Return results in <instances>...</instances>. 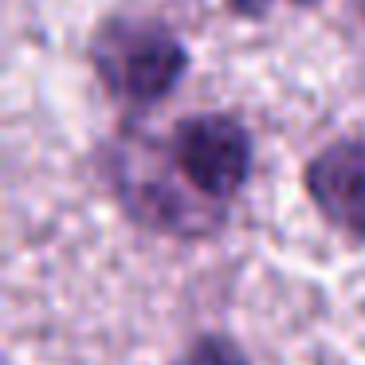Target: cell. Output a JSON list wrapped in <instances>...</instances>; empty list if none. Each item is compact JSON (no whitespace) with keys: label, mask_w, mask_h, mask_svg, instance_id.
Listing matches in <instances>:
<instances>
[{"label":"cell","mask_w":365,"mask_h":365,"mask_svg":"<svg viewBox=\"0 0 365 365\" xmlns=\"http://www.w3.org/2000/svg\"><path fill=\"white\" fill-rule=\"evenodd\" d=\"M110 177H114V185H118L122 205H126L142 224H150V228L189 236V232L212 228V224L220 220V208L200 205V200H185L165 177H158L153 169L150 173L138 169V161L130 150H122V158H118V165H114Z\"/></svg>","instance_id":"277c9868"},{"label":"cell","mask_w":365,"mask_h":365,"mask_svg":"<svg viewBox=\"0 0 365 365\" xmlns=\"http://www.w3.org/2000/svg\"><path fill=\"white\" fill-rule=\"evenodd\" d=\"M357 12H361V16H365V0H357Z\"/></svg>","instance_id":"52a82bcc"},{"label":"cell","mask_w":365,"mask_h":365,"mask_svg":"<svg viewBox=\"0 0 365 365\" xmlns=\"http://www.w3.org/2000/svg\"><path fill=\"white\" fill-rule=\"evenodd\" d=\"M173 365H247L244 349L224 334H200Z\"/></svg>","instance_id":"5b68a950"},{"label":"cell","mask_w":365,"mask_h":365,"mask_svg":"<svg viewBox=\"0 0 365 365\" xmlns=\"http://www.w3.org/2000/svg\"><path fill=\"white\" fill-rule=\"evenodd\" d=\"M91 63L110 98L142 110L177 91V83L189 71V51L158 20L118 16L95 32Z\"/></svg>","instance_id":"6da1fadb"},{"label":"cell","mask_w":365,"mask_h":365,"mask_svg":"<svg viewBox=\"0 0 365 365\" xmlns=\"http://www.w3.org/2000/svg\"><path fill=\"white\" fill-rule=\"evenodd\" d=\"M307 192L338 232L365 244V142L338 138L307 161Z\"/></svg>","instance_id":"3957f363"},{"label":"cell","mask_w":365,"mask_h":365,"mask_svg":"<svg viewBox=\"0 0 365 365\" xmlns=\"http://www.w3.org/2000/svg\"><path fill=\"white\" fill-rule=\"evenodd\" d=\"M169 165L192 197L224 208L252 177V138L232 114H192L169 138Z\"/></svg>","instance_id":"7a4b0ae2"},{"label":"cell","mask_w":365,"mask_h":365,"mask_svg":"<svg viewBox=\"0 0 365 365\" xmlns=\"http://www.w3.org/2000/svg\"><path fill=\"white\" fill-rule=\"evenodd\" d=\"M275 4H283V0H228V9L236 12V16L244 20H259L267 16ZM287 4H299V9H314V4H322V0H287Z\"/></svg>","instance_id":"8992f818"}]
</instances>
